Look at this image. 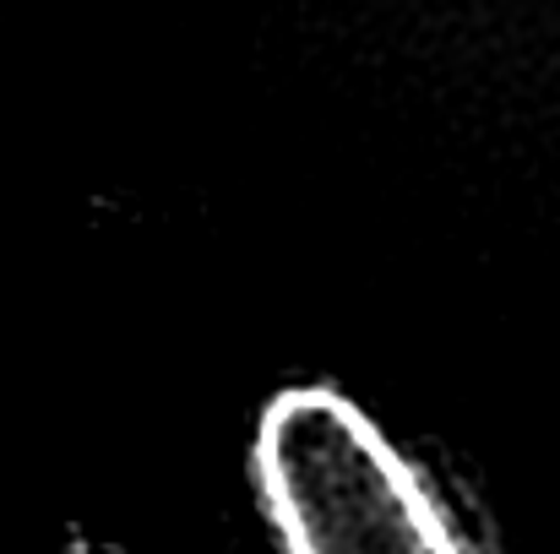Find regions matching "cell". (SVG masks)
Instances as JSON below:
<instances>
[{"label":"cell","instance_id":"1","mask_svg":"<svg viewBox=\"0 0 560 554\" xmlns=\"http://www.w3.org/2000/svg\"><path fill=\"white\" fill-rule=\"evenodd\" d=\"M250 462L283 554H468L419 468L332 386L278 391Z\"/></svg>","mask_w":560,"mask_h":554}]
</instances>
